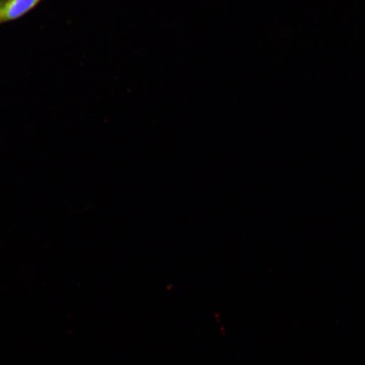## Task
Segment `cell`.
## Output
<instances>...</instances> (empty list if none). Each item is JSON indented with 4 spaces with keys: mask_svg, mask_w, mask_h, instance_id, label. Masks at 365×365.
<instances>
[{
    "mask_svg": "<svg viewBox=\"0 0 365 365\" xmlns=\"http://www.w3.org/2000/svg\"><path fill=\"white\" fill-rule=\"evenodd\" d=\"M40 2L41 0H2L0 4V24L19 19Z\"/></svg>",
    "mask_w": 365,
    "mask_h": 365,
    "instance_id": "cell-1",
    "label": "cell"
},
{
    "mask_svg": "<svg viewBox=\"0 0 365 365\" xmlns=\"http://www.w3.org/2000/svg\"><path fill=\"white\" fill-rule=\"evenodd\" d=\"M1 3H2V0H0V4H1Z\"/></svg>",
    "mask_w": 365,
    "mask_h": 365,
    "instance_id": "cell-2",
    "label": "cell"
}]
</instances>
